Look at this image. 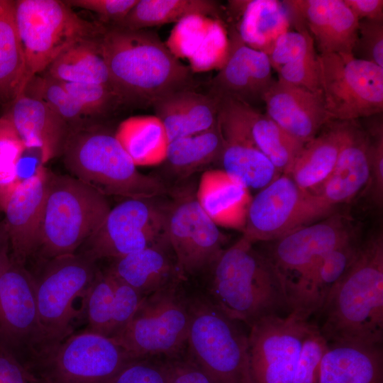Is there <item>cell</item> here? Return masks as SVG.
<instances>
[{"label":"cell","instance_id":"obj_1","mask_svg":"<svg viewBox=\"0 0 383 383\" xmlns=\"http://www.w3.org/2000/svg\"><path fill=\"white\" fill-rule=\"evenodd\" d=\"M110 84L121 104L152 106L168 94L193 89V72L148 29L111 26L100 39Z\"/></svg>","mask_w":383,"mask_h":383},{"label":"cell","instance_id":"obj_2","mask_svg":"<svg viewBox=\"0 0 383 383\" xmlns=\"http://www.w3.org/2000/svg\"><path fill=\"white\" fill-rule=\"evenodd\" d=\"M318 326L328 343L382 346L383 341V235L373 234L318 312Z\"/></svg>","mask_w":383,"mask_h":383},{"label":"cell","instance_id":"obj_3","mask_svg":"<svg viewBox=\"0 0 383 383\" xmlns=\"http://www.w3.org/2000/svg\"><path fill=\"white\" fill-rule=\"evenodd\" d=\"M213 265L214 306L230 319L250 327L262 318L290 312L274 267L245 236L224 250Z\"/></svg>","mask_w":383,"mask_h":383},{"label":"cell","instance_id":"obj_4","mask_svg":"<svg viewBox=\"0 0 383 383\" xmlns=\"http://www.w3.org/2000/svg\"><path fill=\"white\" fill-rule=\"evenodd\" d=\"M61 156L72 177L105 196L148 199L166 191L157 177L137 170L115 133L97 126L70 129Z\"/></svg>","mask_w":383,"mask_h":383},{"label":"cell","instance_id":"obj_5","mask_svg":"<svg viewBox=\"0 0 383 383\" xmlns=\"http://www.w3.org/2000/svg\"><path fill=\"white\" fill-rule=\"evenodd\" d=\"M110 210L106 196L94 188L50 171L37 253L43 260L75 253Z\"/></svg>","mask_w":383,"mask_h":383},{"label":"cell","instance_id":"obj_6","mask_svg":"<svg viewBox=\"0 0 383 383\" xmlns=\"http://www.w3.org/2000/svg\"><path fill=\"white\" fill-rule=\"evenodd\" d=\"M14 3L26 60V85L67 48L82 40L99 38L106 30L104 26L79 17L65 1L18 0Z\"/></svg>","mask_w":383,"mask_h":383},{"label":"cell","instance_id":"obj_7","mask_svg":"<svg viewBox=\"0 0 383 383\" xmlns=\"http://www.w3.org/2000/svg\"><path fill=\"white\" fill-rule=\"evenodd\" d=\"M187 343L194 362L214 383H253L248 336L214 305L191 306Z\"/></svg>","mask_w":383,"mask_h":383},{"label":"cell","instance_id":"obj_8","mask_svg":"<svg viewBox=\"0 0 383 383\" xmlns=\"http://www.w3.org/2000/svg\"><path fill=\"white\" fill-rule=\"evenodd\" d=\"M45 261L39 274L32 275L39 318L51 348L73 333L72 323L82 314L74 301L84 299L99 269L77 252Z\"/></svg>","mask_w":383,"mask_h":383},{"label":"cell","instance_id":"obj_9","mask_svg":"<svg viewBox=\"0 0 383 383\" xmlns=\"http://www.w3.org/2000/svg\"><path fill=\"white\" fill-rule=\"evenodd\" d=\"M133 360L113 338L85 330L50 348L28 367L49 383H109Z\"/></svg>","mask_w":383,"mask_h":383},{"label":"cell","instance_id":"obj_10","mask_svg":"<svg viewBox=\"0 0 383 383\" xmlns=\"http://www.w3.org/2000/svg\"><path fill=\"white\" fill-rule=\"evenodd\" d=\"M322 96L332 121H353L382 113L383 68L352 54H318Z\"/></svg>","mask_w":383,"mask_h":383},{"label":"cell","instance_id":"obj_11","mask_svg":"<svg viewBox=\"0 0 383 383\" xmlns=\"http://www.w3.org/2000/svg\"><path fill=\"white\" fill-rule=\"evenodd\" d=\"M189 326V311L170 284L144 296L130 321L111 338L135 360L174 355L187 342Z\"/></svg>","mask_w":383,"mask_h":383},{"label":"cell","instance_id":"obj_12","mask_svg":"<svg viewBox=\"0 0 383 383\" xmlns=\"http://www.w3.org/2000/svg\"><path fill=\"white\" fill-rule=\"evenodd\" d=\"M331 214L316 194L282 174L252 198L243 235L270 242Z\"/></svg>","mask_w":383,"mask_h":383},{"label":"cell","instance_id":"obj_13","mask_svg":"<svg viewBox=\"0 0 383 383\" xmlns=\"http://www.w3.org/2000/svg\"><path fill=\"white\" fill-rule=\"evenodd\" d=\"M353 218L335 212L270 241L265 256L278 273L288 305L297 286L327 253L357 235Z\"/></svg>","mask_w":383,"mask_h":383},{"label":"cell","instance_id":"obj_14","mask_svg":"<svg viewBox=\"0 0 383 383\" xmlns=\"http://www.w3.org/2000/svg\"><path fill=\"white\" fill-rule=\"evenodd\" d=\"M0 345L27 366L50 348L39 318L33 275L11 258L0 277Z\"/></svg>","mask_w":383,"mask_h":383},{"label":"cell","instance_id":"obj_15","mask_svg":"<svg viewBox=\"0 0 383 383\" xmlns=\"http://www.w3.org/2000/svg\"><path fill=\"white\" fill-rule=\"evenodd\" d=\"M311 323L289 312L260 318L250 328L248 353L253 383H292Z\"/></svg>","mask_w":383,"mask_h":383},{"label":"cell","instance_id":"obj_16","mask_svg":"<svg viewBox=\"0 0 383 383\" xmlns=\"http://www.w3.org/2000/svg\"><path fill=\"white\" fill-rule=\"evenodd\" d=\"M164 211L145 199H128L111 209L104 221L77 253L96 262L118 258L157 244Z\"/></svg>","mask_w":383,"mask_h":383},{"label":"cell","instance_id":"obj_17","mask_svg":"<svg viewBox=\"0 0 383 383\" xmlns=\"http://www.w3.org/2000/svg\"><path fill=\"white\" fill-rule=\"evenodd\" d=\"M163 231L174 252L179 278L214 265L224 251L226 235L193 194L178 198L164 211Z\"/></svg>","mask_w":383,"mask_h":383},{"label":"cell","instance_id":"obj_18","mask_svg":"<svg viewBox=\"0 0 383 383\" xmlns=\"http://www.w3.org/2000/svg\"><path fill=\"white\" fill-rule=\"evenodd\" d=\"M218 121L223 146L219 161L223 170L248 189H262L279 175L255 145L249 128L245 104L220 97Z\"/></svg>","mask_w":383,"mask_h":383},{"label":"cell","instance_id":"obj_19","mask_svg":"<svg viewBox=\"0 0 383 383\" xmlns=\"http://www.w3.org/2000/svg\"><path fill=\"white\" fill-rule=\"evenodd\" d=\"M49 172L40 163L32 175L21 180L3 210L11 258L23 265L40 246Z\"/></svg>","mask_w":383,"mask_h":383},{"label":"cell","instance_id":"obj_20","mask_svg":"<svg viewBox=\"0 0 383 383\" xmlns=\"http://www.w3.org/2000/svg\"><path fill=\"white\" fill-rule=\"evenodd\" d=\"M229 53L223 66L210 82V92L254 107L275 81L264 52L248 46L235 28L230 30Z\"/></svg>","mask_w":383,"mask_h":383},{"label":"cell","instance_id":"obj_21","mask_svg":"<svg viewBox=\"0 0 383 383\" xmlns=\"http://www.w3.org/2000/svg\"><path fill=\"white\" fill-rule=\"evenodd\" d=\"M370 138L357 121H346L345 136L336 163L321 187L313 192L331 213L351 201L370 179Z\"/></svg>","mask_w":383,"mask_h":383},{"label":"cell","instance_id":"obj_22","mask_svg":"<svg viewBox=\"0 0 383 383\" xmlns=\"http://www.w3.org/2000/svg\"><path fill=\"white\" fill-rule=\"evenodd\" d=\"M266 114L294 138L305 144L331 118L322 93L275 80L263 97Z\"/></svg>","mask_w":383,"mask_h":383},{"label":"cell","instance_id":"obj_23","mask_svg":"<svg viewBox=\"0 0 383 383\" xmlns=\"http://www.w3.org/2000/svg\"><path fill=\"white\" fill-rule=\"evenodd\" d=\"M282 3L306 23L319 54H352L359 19L344 0H289Z\"/></svg>","mask_w":383,"mask_h":383},{"label":"cell","instance_id":"obj_24","mask_svg":"<svg viewBox=\"0 0 383 383\" xmlns=\"http://www.w3.org/2000/svg\"><path fill=\"white\" fill-rule=\"evenodd\" d=\"M136 290L99 270L82 301L86 331L113 338L130 321L143 299Z\"/></svg>","mask_w":383,"mask_h":383},{"label":"cell","instance_id":"obj_25","mask_svg":"<svg viewBox=\"0 0 383 383\" xmlns=\"http://www.w3.org/2000/svg\"><path fill=\"white\" fill-rule=\"evenodd\" d=\"M8 115L26 150L39 151L42 165L62 155L70 127L45 103L23 93Z\"/></svg>","mask_w":383,"mask_h":383},{"label":"cell","instance_id":"obj_26","mask_svg":"<svg viewBox=\"0 0 383 383\" xmlns=\"http://www.w3.org/2000/svg\"><path fill=\"white\" fill-rule=\"evenodd\" d=\"M361 243L356 235L319 260L294 292L289 304L290 312L307 320L318 313L355 260Z\"/></svg>","mask_w":383,"mask_h":383},{"label":"cell","instance_id":"obj_27","mask_svg":"<svg viewBox=\"0 0 383 383\" xmlns=\"http://www.w3.org/2000/svg\"><path fill=\"white\" fill-rule=\"evenodd\" d=\"M221 98L184 89L167 94L152 106L170 142L211 128L218 120Z\"/></svg>","mask_w":383,"mask_h":383},{"label":"cell","instance_id":"obj_28","mask_svg":"<svg viewBox=\"0 0 383 383\" xmlns=\"http://www.w3.org/2000/svg\"><path fill=\"white\" fill-rule=\"evenodd\" d=\"M196 198L218 226L243 232L252 197L249 189L223 170H206L201 174Z\"/></svg>","mask_w":383,"mask_h":383},{"label":"cell","instance_id":"obj_29","mask_svg":"<svg viewBox=\"0 0 383 383\" xmlns=\"http://www.w3.org/2000/svg\"><path fill=\"white\" fill-rule=\"evenodd\" d=\"M318 383H383L382 346L329 343Z\"/></svg>","mask_w":383,"mask_h":383},{"label":"cell","instance_id":"obj_30","mask_svg":"<svg viewBox=\"0 0 383 383\" xmlns=\"http://www.w3.org/2000/svg\"><path fill=\"white\" fill-rule=\"evenodd\" d=\"M346 121H331L304 144L287 174L301 188L315 192L326 180L336 163L343 145Z\"/></svg>","mask_w":383,"mask_h":383},{"label":"cell","instance_id":"obj_31","mask_svg":"<svg viewBox=\"0 0 383 383\" xmlns=\"http://www.w3.org/2000/svg\"><path fill=\"white\" fill-rule=\"evenodd\" d=\"M106 272L143 296L172 283L174 274L179 277L176 267L157 244L115 258Z\"/></svg>","mask_w":383,"mask_h":383},{"label":"cell","instance_id":"obj_32","mask_svg":"<svg viewBox=\"0 0 383 383\" xmlns=\"http://www.w3.org/2000/svg\"><path fill=\"white\" fill-rule=\"evenodd\" d=\"M26 60L17 30L15 3L0 0V103L13 102L23 93Z\"/></svg>","mask_w":383,"mask_h":383},{"label":"cell","instance_id":"obj_33","mask_svg":"<svg viewBox=\"0 0 383 383\" xmlns=\"http://www.w3.org/2000/svg\"><path fill=\"white\" fill-rule=\"evenodd\" d=\"M115 136L137 166L164 162L170 143L165 128L155 115L135 116L123 121Z\"/></svg>","mask_w":383,"mask_h":383},{"label":"cell","instance_id":"obj_34","mask_svg":"<svg viewBox=\"0 0 383 383\" xmlns=\"http://www.w3.org/2000/svg\"><path fill=\"white\" fill-rule=\"evenodd\" d=\"M191 14L221 19V9L212 0H138L126 16L116 26L141 30L177 23Z\"/></svg>","mask_w":383,"mask_h":383},{"label":"cell","instance_id":"obj_35","mask_svg":"<svg viewBox=\"0 0 383 383\" xmlns=\"http://www.w3.org/2000/svg\"><path fill=\"white\" fill-rule=\"evenodd\" d=\"M101 37L74 44L50 64L45 73L63 82L111 86L109 70L102 53Z\"/></svg>","mask_w":383,"mask_h":383},{"label":"cell","instance_id":"obj_36","mask_svg":"<svg viewBox=\"0 0 383 383\" xmlns=\"http://www.w3.org/2000/svg\"><path fill=\"white\" fill-rule=\"evenodd\" d=\"M252 140L281 174H287L304 144L292 137L266 113L245 104Z\"/></svg>","mask_w":383,"mask_h":383},{"label":"cell","instance_id":"obj_37","mask_svg":"<svg viewBox=\"0 0 383 383\" xmlns=\"http://www.w3.org/2000/svg\"><path fill=\"white\" fill-rule=\"evenodd\" d=\"M223 146L218 118L216 123L207 130L170 141L165 162L175 172L191 173L219 161Z\"/></svg>","mask_w":383,"mask_h":383},{"label":"cell","instance_id":"obj_38","mask_svg":"<svg viewBox=\"0 0 383 383\" xmlns=\"http://www.w3.org/2000/svg\"><path fill=\"white\" fill-rule=\"evenodd\" d=\"M231 10L240 11L241 19L237 33L249 47L267 54L276 36L271 25L285 23L282 4L275 1H231Z\"/></svg>","mask_w":383,"mask_h":383},{"label":"cell","instance_id":"obj_39","mask_svg":"<svg viewBox=\"0 0 383 383\" xmlns=\"http://www.w3.org/2000/svg\"><path fill=\"white\" fill-rule=\"evenodd\" d=\"M23 94L45 103L70 129L89 125V119L94 117L69 94L60 81L46 73L34 76L27 84Z\"/></svg>","mask_w":383,"mask_h":383},{"label":"cell","instance_id":"obj_40","mask_svg":"<svg viewBox=\"0 0 383 383\" xmlns=\"http://www.w3.org/2000/svg\"><path fill=\"white\" fill-rule=\"evenodd\" d=\"M26 150L9 116L0 117V211L22 180L18 166Z\"/></svg>","mask_w":383,"mask_h":383},{"label":"cell","instance_id":"obj_41","mask_svg":"<svg viewBox=\"0 0 383 383\" xmlns=\"http://www.w3.org/2000/svg\"><path fill=\"white\" fill-rule=\"evenodd\" d=\"M229 53V38L222 21L213 18L207 33L195 52L188 59L193 73L220 70Z\"/></svg>","mask_w":383,"mask_h":383},{"label":"cell","instance_id":"obj_42","mask_svg":"<svg viewBox=\"0 0 383 383\" xmlns=\"http://www.w3.org/2000/svg\"><path fill=\"white\" fill-rule=\"evenodd\" d=\"M213 18L191 14L175 23L165 43L179 60H187L195 52L205 38Z\"/></svg>","mask_w":383,"mask_h":383},{"label":"cell","instance_id":"obj_43","mask_svg":"<svg viewBox=\"0 0 383 383\" xmlns=\"http://www.w3.org/2000/svg\"><path fill=\"white\" fill-rule=\"evenodd\" d=\"M328 344L318 325L311 323L303 340L292 383H318L321 362Z\"/></svg>","mask_w":383,"mask_h":383},{"label":"cell","instance_id":"obj_44","mask_svg":"<svg viewBox=\"0 0 383 383\" xmlns=\"http://www.w3.org/2000/svg\"><path fill=\"white\" fill-rule=\"evenodd\" d=\"M314 52L312 36L307 30L300 28L297 31L286 30L278 35L267 55L272 69L277 72L282 66Z\"/></svg>","mask_w":383,"mask_h":383},{"label":"cell","instance_id":"obj_45","mask_svg":"<svg viewBox=\"0 0 383 383\" xmlns=\"http://www.w3.org/2000/svg\"><path fill=\"white\" fill-rule=\"evenodd\" d=\"M60 82L69 94L94 117L105 114L117 105L121 104L110 85Z\"/></svg>","mask_w":383,"mask_h":383},{"label":"cell","instance_id":"obj_46","mask_svg":"<svg viewBox=\"0 0 383 383\" xmlns=\"http://www.w3.org/2000/svg\"><path fill=\"white\" fill-rule=\"evenodd\" d=\"M352 54L383 68V20H359Z\"/></svg>","mask_w":383,"mask_h":383},{"label":"cell","instance_id":"obj_47","mask_svg":"<svg viewBox=\"0 0 383 383\" xmlns=\"http://www.w3.org/2000/svg\"><path fill=\"white\" fill-rule=\"evenodd\" d=\"M316 52L279 69L278 79L313 93H322Z\"/></svg>","mask_w":383,"mask_h":383},{"label":"cell","instance_id":"obj_48","mask_svg":"<svg viewBox=\"0 0 383 383\" xmlns=\"http://www.w3.org/2000/svg\"><path fill=\"white\" fill-rule=\"evenodd\" d=\"M370 138V188L374 203L382 207L383 202V128L382 121L366 129Z\"/></svg>","mask_w":383,"mask_h":383},{"label":"cell","instance_id":"obj_49","mask_svg":"<svg viewBox=\"0 0 383 383\" xmlns=\"http://www.w3.org/2000/svg\"><path fill=\"white\" fill-rule=\"evenodd\" d=\"M109 383H170L167 365H157L140 359L123 367Z\"/></svg>","mask_w":383,"mask_h":383},{"label":"cell","instance_id":"obj_50","mask_svg":"<svg viewBox=\"0 0 383 383\" xmlns=\"http://www.w3.org/2000/svg\"><path fill=\"white\" fill-rule=\"evenodd\" d=\"M138 0H68L69 6L89 10L112 26L120 23Z\"/></svg>","mask_w":383,"mask_h":383},{"label":"cell","instance_id":"obj_51","mask_svg":"<svg viewBox=\"0 0 383 383\" xmlns=\"http://www.w3.org/2000/svg\"><path fill=\"white\" fill-rule=\"evenodd\" d=\"M0 383H49L0 345Z\"/></svg>","mask_w":383,"mask_h":383},{"label":"cell","instance_id":"obj_52","mask_svg":"<svg viewBox=\"0 0 383 383\" xmlns=\"http://www.w3.org/2000/svg\"><path fill=\"white\" fill-rule=\"evenodd\" d=\"M170 383H214L194 362H175L167 364Z\"/></svg>","mask_w":383,"mask_h":383},{"label":"cell","instance_id":"obj_53","mask_svg":"<svg viewBox=\"0 0 383 383\" xmlns=\"http://www.w3.org/2000/svg\"><path fill=\"white\" fill-rule=\"evenodd\" d=\"M359 19L383 20L382 0H344Z\"/></svg>","mask_w":383,"mask_h":383},{"label":"cell","instance_id":"obj_54","mask_svg":"<svg viewBox=\"0 0 383 383\" xmlns=\"http://www.w3.org/2000/svg\"><path fill=\"white\" fill-rule=\"evenodd\" d=\"M11 261V246L4 222H0V277Z\"/></svg>","mask_w":383,"mask_h":383}]
</instances>
